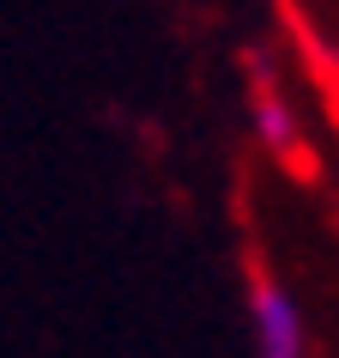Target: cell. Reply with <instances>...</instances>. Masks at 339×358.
I'll list each match as a JSON object with an SVG mask.
<instances>
[{
    "instance_id": "cell-1",
    "label": "cell",
    "mask_w": 339,
    "mask_h": 358,
    "mask_svg": "<svg viewBox=\"0 0 339 358\" xmlns=\"http://www.w3.org/2000/svg\"><path fill=\"white\" fill-rule=\"evenodd\" d=\"M248 334H255V358H309V322L303 303L291 298V285L273 273H248Z\"/></svg>"
},
{
    "instance_id": "cell-2",
    "label": "cell",
    "mask_w": 339,
    "mask_h": 358,
    "mask_svg": "<svg viewBox=\"0 0 339 358\" xmlns=\"http://www.w3.org/2000/svg\"><path fill=\"white\" fill-rule=\"evenodd\" d=\"M248 128H255V140L273 158H297L303 152V115L273 79H255V92H248Z\"/></svg>"
}]
</instances>
